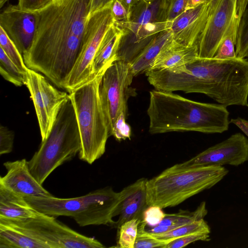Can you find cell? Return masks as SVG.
Listing matches in <instances>:
<instances>
[{
  "instance_id": "cell-18",
  "label": "cell",
  "mask_w": 248,
  "mask_h": 248,
  "mask_svg": "<svg viewBox=\"0 0 248 248\" xmlns=\"http://www.w3.org/2000/svg\"><path fill=\"white\" fill-rule=\"evenodd\" d=\"M147 180L140 178L120 191L121 199L115 213V216H119V218L113 228L119 229L124 223L133 219L142 220L143 213L148 206L146 200Z\"/></svg>"
},
{
  "instance_id": "cell-41",
  "label": "cell",
  "mask_w": 248,
  "mask_h": 248,
  "mask_svg": "<svg viewBox=\"0 0 248 248\" xmlns=\"http://www.w3.org/2000/svg\"><path fill=\"white\" fill-rule=\"evenodd\" d=\"M211 1L212 0H188L185 11L195 8L202 4L210 3Z\"/></svg>"
},
{
  "instance_id": "cell-2",
  "label": "cell",
  "mask_w": 248,
  "mask_h": 248,
  "mask_svg": "<svg viewBox=\"0 0 248 248\" xmlns=\"http://www.w3.org/2000/svg\"><path fill=\"white\" fill-rule=\"evenodd\" d=\"M155 90L201 93L226 107H248V61L198 57L170 69L145 73Z\"/></svg>"
},
{
  "instance_id": "cell-35",
  "label": "cell",
  "mask_w": 248,
  "mask_h": 248,
  "mask_svg": "<svg viewBox=\"0 0 248 248\" xmlns=\"http://www.w3.org/2000/svg\"><path fill=\"white\" fill-rule=\"evenodd\" d=\"M126 118L119 117L116 121L112 129L111 136L118 141H121L130 139L131 135L130 126L126 122Z\"/></svg>"
},
{
  "instance_id": "cell-14",
  "label": "cell",
  "mask_w": 248,
  "mask_h": 248,
  "mask_svg": "<svg viewBox=\"0 0 248 248\" xmlns=\"http://www.w3.org/2000/svg\"><path fill=\"white\" fill-rule=\"evenodd\" d=\"M248 160V139L237 133L184 162L173 165L177 168L200 166H237Z\"/></svg>"
},
{
  "instance_id": "cell-33",
  "label": "cell",
  "mask_w": 248,
  "mask_h": 248,
  "mask_svg": "<svg viewBox=\"0 0 248 248\" xmlns=\"http://www.w3.org/2000/svg\"><path fill=\"white\" fill-rule=\"evenodd\" d=\"M165 213L162 208L158 206H148L145 210L141 221L146 225L154 227L157 225L165 217Z\"/></svg>"
},
{
  "instance_id": "cell-21",
  "label": "cell",
  "mask_w": 248,
  "mask_h": 248,
  "mask_svg": "<svg viewBox=\"0 0 248 248\" xmlns=\"http://www.w3.org/2000/svg\"><path fill=\"white\" fill-rule=\"evenodd\" d=\"M198 57L197 46H186L172 39L162 49L150 70L175 68L185 65Z\"/></svg>"
},
{
  "instance_id": "cell-34",
  "label": "cell",
  "mask_w": 248,
  "mask_h": 248,
  "mask_svg": "<svg viewBox=\"0 0 248 248\" xmlns=\"http://www.w3.org/2000/svg\"><path fill=\"white\" fill-rule=\"evenodd\" d=\"M111 12L114 22L116 23L129 21L131 11L124 0H113L111 4Z\"/></svg>"
},
{
  "instance_id": "cell-43",
  "label": "cell",
  "mask_w": 248,
  "mask_h": 248,
  "mask_svg": "<svg viewBox=\"0 0 248 248\" xmlns=\"http://www.w3.org/2000/svg\"><path fill=\"white\" fill-rule=\"evenodd\" d=\"M8 0H0V8H2Z\"/></svg>"
},
{
  "instance_id": "cell-31",
  "label": "cell",
  "mask_w": 248,
  "mask_h": 248,
  "mask_svg": "<svg viewBox=\"0 0 248 248\" xmlns=\"http://www.w3.org/2000/svg\"><path fill=\"white\" fill-rule=\"evenodd\" d=\"M170 242L156 238L147 232L145 230V224L141 221L138 227L134 248H164Z\"/></svg>"
},
{
  "instance_id": "cell-28",
  "label": "cell",
  "mask_w": 248,
  "mask_h": 248,
  "mask_svg": "<svg viewBox=\"0 0 248 248\" xmlns=\"http://www.w3.org/2000/svg\"><path fill=\"white\" fill-rule=\"evenodd\" d=\"M0 47L1 48L10 59L15 64L19 70L26 75L28 68L25 64L22 55L9 38L3 29L0 27Z\"/></svg>"
},
{
  "instance_id": "cell-36",
  "label": "cell",
  "mask_w": 248,
  "mask_h": 248,
  "mask_svg": "<svg viewBox=\"0 0 248 248\" xmlns=\"http://www.w3.org/2000/svg\"><path fill=\"white\" fill-rule=\"evenodd\" d=\"M188 0H168L166 10V21L170 26L172 21L183 13Z\"/></svg>"
},
{
  "instance_id": "cell-24",
  "label": "cell",
  "mask_w": 248,
  "mask_h": 248,
  "mask_svg": "<svg viewBox=\"0 0 248 248\" xmlns=\"http://www.w3.org/2000/svg\"><path fill=\"white\" fill-rule=\"evenodd\" d=\"M0 248H48L45 243L30 236L0 219Z\"/></svg>"
},
{
  "instance_id": "cell-25",
  "label": "cell",
  "mask_w": 248,
  "mask_h": 248,
  "mask_svg": "<svg viewBox=\"0 0 248 248\" xmlns=\"http://www.w3.org/2000/svg\"><path fill=\"white\" fill-rule=\"evenodd\" d=\"M241 17L238 16L233 21L213 58L218 59L237 58L235 45Z\"/></svg>"
},
{
  "instance_id": "cell-40",
  "label": "cell",
  "mask_w": 248,
  "mask_h": 248,
  "mask_svg": "<svg viewBox=\"0 0 248 248\" xmlns=\"http://www.w3.org/2000/svg\"><path fill=\"white\" fill-rule=\"evenodd\" d=\"M230 122L237 126L248 137V120L237 117L231 119Z\"/></svg>"
},
{
  "instance_id": "cell-3",
  "label": "cell",
  "mask_w": 248,
  "mask_h": 248,
  "mask_svg": "<svg viewBox=\"0 0 248 248\" xmlns=\"http://www.w3.org/2000/svg\"><path fill=\"white\" fill-rule=\"evenodd\" d=\"M147 113L152 134L174 131L222 133L229 129V112L223 105L197 102L155 89L150 92Z\"/></svg>"
},
{
  "instance_id": "cell-16",
  "label": "cell",
  "mask_w": 248,
  "mask_h": 248,
  "mask_svg": "<svg viewBox=\"0 0 248 248\" xmlns=\"http://www.w3.org/2000/svg\"><path fill=\"white\" fill-rule=\"evenodd\" d=\"M6 173L0 177V185L24 198L53 196L43 187L30 171L25 158L3 163Z\"/></svg>"
},
{
  "instance_id": "cell-8",
  "label": "cell",
  "mask_w": 248,
  "mask_h": 248,
  "mask_svg": "<svg viewBox=\"0 0 248 248\" xmlns=\"http://www.w3.org/2000/svg\"><path fill=\"white\" fill-rule=\"evenodd\" d=\"M168 0H140L131 9L128 21L115 23L124 31L116 61L131 63L159 32L170 29L166 21Z\"/></svg>"
},
{
  "instance_id": "cell-12",
  "label": "cell",
  "mask_w": 248,
  "mask_h": 248,
  "mask_svg": "<svg viewBox=\"0 0 248 248\" xmlns=\"http://www.w3.org/2000/svg\"><path fill=\"white\" fill-rule=\"evenodd\" d=\"M25 85L35 109L42 141L48 137L57 116L69 94L53 86L41 73L28 68Z\"/></svg>"
},
{
  "instance_id": "cell-26",
  "label": "cell",
  "mask_w": 248,
  "mask_h": 248,
  "mask_svg": "<svg viewBox=\"0 0 248 248\" xmlns=\"http://www.w3.org/2000/svg\"><path fill=\"white\" fill-rule=\"evenodd\" d=\"M202 232H210L209 226L203 219L186 224L165 233L151 234L159 239L171 241L182 236Z\"/></svg>"
},
{
  "instance_id": "cell-37",
  "label": "cell",
  "mask_w": 248,
  "mask_h": 248,
  "mask_svg": "<svg viewBox=\"0 0 248 248\" xmlns=\"http://www.w3.org/2000/svg\"><path fill=\"white\" fill-rule=\"evenodd\" d=\"M15 135L5 126H0V155L11 153L13 148Z\"/></svg>"
},
{
  "instance_id": "cell-22",
  "label": "cell",
  "mask_w": 248,
  "mask_h": 248,
  "mask_svg": "<svg viewBox=\"0 0 248 248\" xmlns=\"http://www.w3.org/2000/svg\"><path fill=\"white\" fill-rule=\"evenodd\" d=\"M172 39L170 29L156 34L130 63L134 76L150 70L162 49Z\"/></svg>"
},
{
  "instance_id": "cell-45",
  "label": "cell",
  "mask_w": 248,
  "mask_h": 248,
  "mask_svg": "<svg viewBox=\"0 0 248 248\" xmlns=\"http://www.w3.org/2000/svg\"><path fill=\"white\" fill-rule=\"evenodd\" d=\"M144 0L149 1L153 0Z\"/></svg>"
},
{
  "instance_id": "cell-11",
  "label": "cell",
  "mask_w": 248,
  "mask_h": 248,
  "mask_svg": "<svg viewBox=\"0 0 248 248\" xmlns=\"http://www.w3.org/2000/svg\"><path fill=\"white\" fill-rule=\"evenodd\" d=\"M134 77L130 63L116 61L101 78L99 93L109 136L117 119L127 117V101L135 92L131 87Z\"/></svg>"
},
{
  "instance_id": "cell-4",
  "label": "cell",
  "mask_w": 248,
  "mask_h": 248,
  "mask_svg": "<svg viewBox=\"0 0 248 248\" xmlns=\"http://www.w3.org/2000/svg\"><path fill=\"white\" fill-rule=\"evenodd\" d=\"M229 172L223 166L177 168L173 166L147 180L148 206L174 207L214 186Z\"/></svg>"
},
{
  "instance_id": "cell-19",
  "label": "cell",
  "mask_w": 248,
  "mask_h": 248,
  "mask_svg": "<svg viewBox=\"0 0 248 248\" xmlns=\"http://www.w3.org/2000/svg\"><path fill=\"white\" fill-rule=\"evenodd\" d=\"M122 29L114 22L104 35L96 53L93 64V77L102 76L117 59Z\"/></svg>"
},
{
  "instance_id": "cell-7",
  "label": "cell",
  "mask_w": 248,
  "mask_h": 248,
  "mask_svg": "<svg viewBox=\"0 0 248 248\" xmlns=\"http://www.w3.org/2000/svg\"><path fill=\"white\" fill-rule=\"evenodd\" d=\"M103 75L96 77L69 93L80 137L81 148L78 157L89 164L104 155L109 137L99 93Z\"/></svg>"
},
{
  "instance_id": "cell-13",
  "label": "cell",
  "mask_w": 248,
  "mask_h": 248,
  "mask_svg": "<svg viewBox=\"0 0 248 248\" xmlns=\"http://www.w3.org/2000/svg\"><path fill=\"white\" fill-rule=\"evenodd\" d=\"M247 6L241 0H219L209 16L199 39L197 45L199 57H214L232 22L242 16Z\"/></svg>"
},
{
  "instance_id": "cell-10",
  "label": "cell",
  "mask_w": 248,
  "mask_h": 248,
  "mask_svg": "<svg viewBox=\"0 0 248 248\" xmlns=\"http://www.w3.org/2000/svg\"><path fill=\"white\" fill-rule=\"evenodd\" d=\"M26 234L45 243L48 248H103L94 237L84 235L57 220L41 213L36 217L16 221L0 218Z\"/></svg>"
},
{
  "instance_id": "cell-20",
  "label": "cell",
  "mask_w": 248,
  "mask_h": 248,
  "mask_svg": "<svg viewBox=\"0 0 248 248\" xmlns=\"http://www.w3.org/2000/svg\"><path fill=\"white\" fill-rule=\"evenodd\" d=\"M41 214L24 197L0 185V218L20 221L36 217Z\"/></svg>"
},
{
  "instance_id": "cell-9",
  "label": "cell",
  "mask_w": 248,
  "mask_h": 248,
  "mask_svg": "<svg viewBox=\"0 0 248 248\" xmlns=\"http://www.w3.org/2000/svg\"><path fill=\"white\" fill-rule=\"evenodd\" d=\"M113 23L111 4L90 15L82 48L64 82L63 89L69 93L94 78L93 64L96 53L104 35Z\"/></svg>"
},
{
  "instance_id": "cell-27",
  "label": "cell",
  "mask_w": 248,
  "mask_h": 248,
  "mask_svg": "<svg viewBox=\"0 0 248 248\" xmlns=\"http://www.w3.org/2000/svg\"><path fill=\"white\" fill-rule=\"evenodd\" d=\"M0 73L3 78L16 86L25 85L26 76L0 47Z\"/></svg>"
},
{
  "instance_id": "cell-6",
  "label": "cell",
  "mask_w": 248,
  "mask_h": 248,
  "mask_svg": "<svg viewBox=\"0 0 248 248\" xmlns=\"http://www.w3.org/2000/svg\"><path fill=\"white\" fill-rule=\"evenodd\" d=\"M81 140L72 102L63 104L46 139L28 161L30 171L41 184L57 168L78 154Z\"/></svg>"
},
{
  "instance_id": "cell-38",
  "label": "cell",
  "mask_w": 248,
  "mask_h": 248,
  "mask_svg": "<svg viewBox=\"0 0 248 248\" xmlns=\"http://www.w3.org/2000/svg\"><path fill=\"white\" fill-rule=\"evenodd\" d=\"M52 0H18V5L22 9L38 11L48 4Z\"/></svg>"
},
{
  "instance_id": "cell-5",
  "label": "cell",
  "mask_w": 248,
  "mask_h": 248,
  "mask_svg": "<svg viewBox=\"0 0 248 248\" xmlns=\"http://www.w3.org/2000/svg\"><path fill=\"white\" fill-rule=\"evenodd\" d=\"M27 202L39 212L58 217H72L80 227L105 225L113 227V217L121 201V192L110 186L99 188L78 197L53 196L29 197Z\"/></svg>"
},
{
  "instance_id": "cell-29",
  "label": "cell",
  "mask_w": 248,
  "mask_h": 248,
  "mask_svg": "<svg viewBox=\"0 0 248 248\" xmlns=\"http://www.w3.org/2000/svg\"><path fill=\"white\" fill-rule=\"evenodd\" d=\"M141 221L138 219H133L125 222L118 229L117 247L134 248L138 227Z\"/></svg>"
},
{
  "instance_id": "cell-30",
  "label": "cell",
  "mask_w": 248,
  "mask_h": 248,
  "mask_svg": "<svg viewBox=\"0 0 248 248\" xmlns=\"http://www.w3.org/2000/svg\"><path fill=\"white\" fill-rule=\"evenodd\" d=\"M248 51V8L241 18L237 34L235 52L237 58L244 59Z\"/></svg>"
},
{
  "instance_id": "cell-15",
  "label": "cell",
  "mask_w": 248,
  "mask_h": 248,
  "mask_svg": "<svg viewBox=\"0 0 248 248\" xmlns=\"http://www.w3.org/2000/svg\"><path fill=\"white\" fill-rule=\"evenodd\" d=\"M38 25L37 11L10 5L1 13L0 27L13 42L22 56L30 49L33 42Z\"/></svg>"
},
{
  "instance_id": "cell-32",
  "label": "cell",
  "mask_w": 248,
  "mask_h": 248,
  "mask_svg": "<svg viewBox=\"0 0 248 248\" xmlns=\"http://www.w3.org/2000/svg\"><path fill=\"white\" fill-rule=\"evenodd\" d=\"M210 232L193 233L174 239L168 243L164 248H181L198 241H208Z\"/></svg>"
},
{
  "instance_id": "cell-1",
  "label": "cell",
  "mask_w": 248,
  "mask_h": 248,
  "mask_svg": "<svg viewBox=\"0 0 248 248\" xmlns=\"http://www.w3.org/2000/svg\"><path fill=\"white\" fill-rule=\"evenodd\" d=\"M92 1L52 0L37 11L36 33L24 61L59 88L82 48Z\"/></svg>"
},
{
  "instance_id": "cell-39",
  "label": "cell",
  "mask_w": 248,
  "mask_h": 248,
  "mask_svg": "<svg viewBox=\"0 0 248 248\" xmlns=\"http://www.w3.org/2000/svg\"><path fill=\"white\" fill-rule=\"evenodd\" d=\"M113 1V0H92L90 15L111 4Z\"/></svg>"
},
{
  "instance_id": "cell-17",
  "label": "cell",
  "mask_w": 248,
  "mask_h": 248,
  "mask_svg": "<svg viewBox=\"0 0 248 248\" xmlns=\"http://www.w3.org/2000/svg\"><path fill=\"white\" fill-rule=\"evenodd\" d=\"M209 5L201 4L176 17L170 27L173 39L186 46H197L208 18Z\"/></svg>"
},
{
  "instance_id": "cell-42",
  "label": "cell",
  "mask_w": 248,
  "mask_h": 248,
  "mask_svg": "<svg viewBox=\"0 0 248 248\" xmlns=\"http://www.w3.org/2000/svg\"><path fill=\"white\" fill-rule=\"evenodd\" d=\"M220 0H212L209 8V16L211 15L216 8ZM209 17V16H208Z\"/></svg>"
},
{
  "instance_id": "cell-44",
  "label": "cell",
  "mask_w": 248,
  "mask_h": 248,
  "mask_svg": "<svg viewBox=\"0 0 248 248\" xmlns=\"http://www.w3.org/2000/svg\"><path fill=\"white\" fill-rule=\"evenodd\" d=\"M245 59H246V60H247L248 61V51L246 55Z\"/></svg>"
},
{
  "instance_id": "cell-23",
  "label": "cell",
  "mask_w": 248,
  "mask_h": 248,
  "mask_svg": "<svg viewBox=\"0 0 248 248\" xmlns=\"http://www.w3.org/2000/svg\"><path fill=\"white\" fill-rule=\"evenodd\" d=\"M207 213L206 203L202 202L193 212L180 210L176 213H166L163 219L155 226H147L144 223L145 230L152 234L165 233L186 224L203 219Z\"/></svg>"
}]
</instances>
